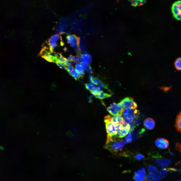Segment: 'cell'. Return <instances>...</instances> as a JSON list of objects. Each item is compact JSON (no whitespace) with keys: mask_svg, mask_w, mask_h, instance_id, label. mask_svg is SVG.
I'll return each mask as SVG.
<instances>
[{"mask_svg":"<svg viewBox=\"0 0 181 181\" xmlns=\"http://www.w3.org/2000/svg\"><path fill=\"white\" fill-rule=\"evenodd\" d=\"M47 44L51 52L52 53L53 52L54 49L59 44L62 46H63L64 44L61 37L58 34L52 36L49 39Z\"/></svg>","mask_w":181,"mask_h":181,"instance_id":"obj_3","label":"cell"},{"mask_svg":"<svg viewBox=\"0 0 181 181\" xmlns=\"http://www.w3.org/2000/svg\"><path fill=\"white\" fill-rule=\"evenodd\" d=\"M87 99L89 103H91L92 102L93 99L91 97H88Z\"/></svg>","mask_w":181,"mask_h":181,"instance_id":"obj_36","label":"cell"},{"mask_svg":"<svg viewBox=\"0 0 181 181\" xmlns=\"http://www.w3.org/2000/svg\"><path fill=\"white\" fill-rule=\"evenodd\" d=\"M55 63L60 68L66 70L67 67L63 65L62 63L57 61H56Z\"/></svg>","mask_w":181,"mask_h":181,"instance_id":"obj_33","label":"cell"},{"mask_svg":"<svg viewBox=\"0 0 181 181\" xmlns=\"http://www.w3.org/2000/svg\"><path fill=\"white\" fill-rule=\"evenodd\" d=\"M107 110L113 116L117 115L119 114L121 115V114L120 112L115 110L111 106L108 107L107 108Z\"/></svg>","mask_w":181,"mask_h":181,"instance_id":"obj_21","label":"cell"},{"mask_svg":"<svg viewBox=\"0 0 181 181\" xmlns=\"http://www.w3.org/2000/svg\"><path fill=\"white\" fill-rule=\"evenodd\" d=\"M68 43L73 47L74 50L77 52L79 50V38L75 34H69L66 36Z\"/></svg>","mask_w":181,"mask_h":181,"instance_id":"obj_6","label":"cell"},{"mask_svg":"<svg viewBox=\"0 0 181 181\" xmlns=\"http://www.w3.org/2000/svg\"><path fill=\"white\" fill-rule=\"evenodd\" d=\"M181 1H178L174 3L171 10L174 17L178 20H181Z\"/></svg>","mask_w":181,"mask_h":181,"instance_id":"obj_7","label":"cell"},{"mask_svg":"<svg viewBox=\"0 0 181 181\" xmlns=\"http://www.w3.org/2000/svg\"><path fill=\"white\" fill-rule=\"evenodd\" d=\"M88 78L90 79H92L93 78V75L90 74H89L88 76Z\"/></svg>","mask_w":181,"mask_h":181,"instance_id":"obj_37","label":"cell"},{"mask_svg":"<svg viewBox=\"0 0 181 181\" xmlns=\"http://www.w3.org/2000/svg\"><path fill=\"white\" fill-rule=\"evenodd\" d=\"M168 170L165 168L161 169L158 173L161 177H164L166 176L168 173Z\"/></svg>","mask_w":181,"mask_h":181,"instance_id":"obj_22","label":"cell"},{"mask_svg":"<svg viewBox=\"0 0 181 181\" xmlns=\"http://www.w3.org/2000/svg\"><path fill=\"white\" fill-rule=\"evenodd\" d=\"M145 127L148 130L153 129L155 126V122L151 118L148 117L144 120L143 122Z\"/></svg>","mask_w":181,"mask_h":181,"instance_id":"obj_10","label":"cell"},{"mask_svg":"<svg viewBox=\"0 0 181 181\" xmlns=\"http://www.w3.org/2000/svg\"><path fill=\"white\" fill-rule=\"evenodd\" d=\"M83 66L84 69L89 73H92V68L89 64H86L81 63Z\"/></svg>","mask_w":181,"mask_h":181,"instance_id":"obj_29","label":"cell"},{"mask_svg":"<svg viewBox=\"0 0 181 181\" xmlns=\"http://www.w3.org/2000/svg\"><path fill=\"white\" fill-rule=\"evenodd\" d=\"M111 122L114 125H117L119 124H124L125 121L121 115L119 114L112 117Z\"/></svg>","mask_w":181,"mask_h":181,"instance_id":"obj_11","label":"cell"},{"mask_svg":"<svg viewBox=\"0 0 181 181\" xmlns=\"http://www.w3.org/2000/svg\"><path fill=\"white\" fill-rule=\"evenodd\" d=\"M106 126L107 137H111L115 136L117 134L116 126L112 123L111 122H105Z\"/></svg>","mask_w":181,"mask_h":181,"instance_id":"obj_8","label":"cell"},{"mask_svg":"<svg viewBox=\"0 0 181 181\" xmlns=\"http://www.w3.org/2000/svg\"><path fill=\"white\" fill-rule=\"evenodd\" d=\"M110 106L115 110L120 112L121 115L123 108L119 104H116L115 103H113L111 104Z\"/></svg>","mask_w":181,"mask_h":181,"instance_id":"obj_19","label":"cell"},{"mask_svg":"<svg viewBox=\"0 0 181 181\" xmlns=\"http://www.w3.org/2000/svg\"><path fill=\"white\" fill-rule=\"evenodd\" d=\"M156 164L161 167H164L169 164L171 162L170 159H165L164 158L157 159L155 161Z\"/></svg>","mask_w":181,"mask_h":181,"instance_id":"obj_13","label":"cell"},{"mask_svg":"<svg viewBox=\"0 0 181 181\" xmlns=\"http://www.w3.org/2000/svg\"><path fill=\"white\" fill-rule=\"evenodd\" d=\"M148 171L149 173H155L157 172V168L155 166L150 165L148 167Z\"/></svg>","mask_w":181,"mask_h":181,"instance_id":"obj_24","label":"cell"},{"mask_svg":"<svg viewBox=\"0 0 181 181\" xmlns=\"http://www.w3.org/2000/svg\"><path fill=\"white\" fill-rule=\"evenodd\" d=\"M133 179L138 181H142L145 180V176L135 174L133 177Z\"/></svg>","mask_w":181,"mask_h":181,"instance_id":"obj_25","label":"cell"},{"mask_svg":"<svg viewBox=\"0 0 181 181\" xmlns=\"http://www.w3.org/2000/svg\"><path fill=\"white\" fill-rule=\"evenodd\" d=\"M92 80L94 83L98 85L100 87L104 89H108V86L98 78H93Z\"/></svg>","mask_w":181,"mask_h":181,"instance_id":"obj_15","label":"cell"},{"mask_svg":"<svg viewBox=\"0 0 181 181\" xmlns=\"http://www.w3.org/2000/svg\"><path fill=\"white\" fill-rule=\"evenodd\" d=\"M131 5L134 7L139 6L144 4L147 0H128Z\"/></svg>","mask_w":181,"mask_h":181,"instance_id":"obj_16","label":"cell"},{"mask_svg":"<svg viewBox=\"0 0 181 181\" xmlns=\"http://www.w3.org/2000/svg\"><path fill=\"white\" fill-rule=\"evenodd\" d=\"M76 70L78 73L82 74H84L85 72V70L81 63L78 62L75 65Z\"/></svg>","mask_w":181,"mask_h":181,"instance_id":"obj_17","label":"cell"},{"mask_svg":"<svg viewBox=\"0 0 181 181\" xmlns=\"http://www.w3.org/2000/svg\"><path fill=\"white\" fill-rule=\"evenodd\" d=\"M68 60L69 61H72L73 62H78L79 60V58L77 56H73L70 55L68 56Z\"/></svg>","mask_w":181,"mask_h":181,"instance_id":"obj_23","label":"cell"},{"mask_svg":"<svg viewBox=\"0 0 181 181\" xmlns=\"http://www.w3.org/2000/svg\"><path fill=\"white\" fill-rule=\"evenodd\" d=\"M124 144L122 141L115 139L113 137H107L106 147L111 151L116 152L121 150Z\"/></svg>","mask_w":181,"mask_h":181,"instance_id":"obj_2","label":"cell"},{"mask_svg":"<svg viewBox=\"0 0 181 181\" xmlns=\"http://www.w3.org/2000/svg\"><path fill=\"white\" fill-rule=\"evenodd\" d=\"M73 62L69 61L67 60L66 61L65 63L64 64L67 66H71L73 64Z\"/></svg>","mask_w":181,"mask_h":181,"instance_id":"obj_34","label":"cell"},{"mask_svg":"<svg viewBox=\"0 0 181 181\" xmlns=\"http://www.w3.org/2000/svg\"><path fill=\"white\" fill-rule=\"evenodd\" d=\"M111 96V95L110 94L104 93L102 92L99 95L96 96L95 97L99 99H103L110 97Z\"/></svg>","mask_w":181,"mask_h":181,"instance_id":"obj_20","label":"cell"},{"mask_svg":"<svg viewBox=\"0 0 181 181\" xmlns=\"http://www.w3.org/2000/svg\"><path fill=\"white\" fill-rule=\"evenodd\" d=\"M85 86L87 89L90 91L93 90L94 88L91 84L88 83H86L85 84Z\"/></svg>","mask_w":181,"mask_h":181,"instance_id":"obj_32","label":"cell"},{"mask_svg":"<svg viewBox=\"0 0 181 181\" xmlns=\"http://www.w3.org/2000/svg\"><path fill=\"white\" fill-rule=\"evenodd\" d=\"M171 155H173L174 154L173 153H171Z\"/></svg>","mask_w":181,"mask_h":181,"instance_id":"obj_38","label":"cell"},{"mask_svg":"<svg viewBox=\"0 0 181 181\" xmlns=\"http://www.w3.org/2000/svg\"><path fill=\"white\" fill-rule=\"evenodd\" d=\"M123 108H129L135 109L137 105L133 99L131 97H126L121 100L119 103Z\"/></svg>","mask_w":181,"mask_h":181,"instance_id":"obj_5","label":"cell"},{"mask_svg":"<svg viewBox=\"0 0 181 181\" xmlns=\"http://www.w3.org/2000/svg\"><path fill=\"white\" fill-rule=\"evenodd\" d=\"M175 66L176 68L178 70H179L181 68V60L180 58H177L175 60L174 63Z\"/></svg>","mask_w":181,"mask_h":181,"instance_id":"obj_26","label":"cell"},{"mask_svg":"<svg viewBox=\"0 0 181 181\" xmlns=\"http://www.w3.org/2000/svg\"><path fill=\"white\" fill-rule=\"evenodd\" d=\"M134 173L135 174L145 176L146 172L145 168L143 167L138 171H135Z\"/></svg>","mask_w":181,"mask_h":181,"instance_id":"obj_28","label":"cell"},{"mask_svg":"<svg viewBox=\"0 0 181 181\" xmlns=\"http://www.w3.org/2000/svg\"><path fill=\"white\" fill-rule=\"evenodd\" d=\"M181 112L180 111L177 115L175 125V127L177 131L180 132H181Z\"/></svg>","mask_w":181,"mask_h":181,"instance_id":"obj_14","label":"cell"},{"mask_svg":"<svg viewBox=\"0 0 181 181\" xmlns=\"http://www.w3.org/2000/svg\"><path fill=\"white\" fill-rule=\"evenodd\" d=\"M67 60L66 58L63 56L62 55L58 59L57 61L64 64Z\"/></svg>","mask_w":181,"mask_h":181,"instance_id":"obj_30","label":"cell"},{"mask_svg":"<svg viewBox=\"0 0 181 181\" xmlns=\"http://www.w3.org/2000/svg\"><path fill=\"white\" fill-rule=\"evenodd\" d=\"M176 147L177 149L180 152V144L179 143H177L176 144Z\"/></svg>","mask_w":181,"mask_h":181,"instance_id":"obj_35","label":"cell"},{"mask_svg":"<svg viewBox=\"0 0 181 181\" xmlns=\"http://www.w3.org/2000/svg\"><path fill=\"white\" fill-rule=\"evenodd\" d=\"M80 59L81 62L86 64H89L92 61V57L89 54L85 53L81 55Z\"/></svg>","mask_w":181,"mask_h":181,"instance_id":"obj_12","label":"cell"},{"mask_svg":"<svg viewBox=\"0 0 181 181\" xmlns=\"http://www.w3.org/2000/svg\"><path fill=\"white\" fill-rule=\"evenodd\" d=\"M68 72L76 80L80 78L83 76L82 74L77 72L74 68Z\"/></svg>","mask_w":181,"mask_h":181,"instance_id":"obj_18","label":"cell"},{"mask_svg":"<svg viewBox=\"0 0 181 181\" xmlns=\"http://www.w3.org/2000/svg\"><path fill=\"white\" fill-rule=\"evenodd\" d=\"M41 50L39 55L42 57L50 62L55 63L57 61V58L52 55L49 49L45 48Z\"/></svg>","mask_w":181,"mask_h":181,"instance_id":"obj_4","label":"cell"},{"mask_svg":"<svg viewBox=\"0 0 181 181\" xmlns=\"http://www.w3.org/2000/svg\"><path fill=\"white\" fill-rule=\"evenodd\" d=\"M140 113L137 109L128 108L123 109L121 115L126 122L130 124L139 117Z\"/></svg>","mask_w":181,"mask_h":181,"instance_id":"obj_1","label":"cell"},{"mask_svg":"<svg viewBox=\"0 0 181 181\" xmlns=\"http://www.w3.org/2000/svg\"><path fill=\"white\" fill-rule=\"evenodd\" d=\"M132 140V137L131 133H128L127 135L125 138V140L123 141L124 144H128L130 143Z\"/></svg>","mask_w":181,"mask_h":181,"instance_id":"obj_27","label":"cell"},{"mask_svg":"<svg viewBox=\"0 0 181 181\" xmlns=\"http://www.w3.org/2000/svg\"><path fill=\"white\" fill-rule=\"evenodd\" d=\"M155 143L157 147L162 149H167L169 145L168 141L166 139L163 138L157 139Z\"/></svg>","mask_w":181,"mask_h":181,"instance_id":"obj_9","label":"cell"},{"mask_svg":"<svg viewBox=\"0 0 181 181\" xmlns=\"http://www.w3.org/2000/svg\"><path fill=\"white\" fill-rule=\"evenodd\" d=\"M134 158L135 159L141 161L144 159V156L142 154H138L135 155Z\"/></svg>","mask_w":181,"mask_h":181,"instance_id":"obj_31","label":"cell"}]
</instances>
